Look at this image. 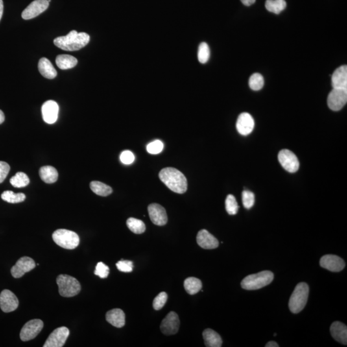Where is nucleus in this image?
Segmentation results:
<instances>
[{"mask_svg": "<svg viewBox=\"0 0 347 347\" xmlns=\"http://www.w3.org/2000/svg\"><path fill=\"white\" fill-rule=\"evenodd\" d=\"M159 177L161 182L174 193L183 194L187 191L186 177L182 172L178 171L175 168H164L160 172Z\"/></svg>", "mask_w": 347, "mask_h": 347, "instance_id": "nucleus-1", "label": "nucleus"}, {"mask_svg": "<svg viewBox=\"0 0 347 347\" xmlns=\"http://www.w3.org/2000/svg\"><path fill=\"white\" fill-rule=\"evenodd\" d=\"M90 37L85 32L78 33L72 30L65 36L58 37L54 40V45L65 51H76L88 44Z\"/></svg>", "mask_w": 347, "mask_h": 347, "instance_id": "nucleus-2", "label": "nucleus"}, {"mask_svg": "<svg viewBox=\"0 0 347 347\" xmlns=\"http://www.w3.org/2000/svg\"><path fill=\"white\" fill-rule=\"evenodd\" d=\"M274 275L270 271H263L258 274L246 277L241 281V286L246 290H257L270 284Z\"/></svg>", "mask_w": 347, "mask_h": 347, "instance_id": "nucleus-3", "label": "nucleus"}, {"mask_svg": "<svg viewBox=\"0 0 347 347\" xmlns=\"http://www.w3.org/2000/svg\"><path fill=\"white\" fill-rule=\"evenodd\" d=\"M309 288L305 282L299 283L292 292L289 302V307L291 313L297 314L302 311L308 300Z\"/></svg>", "mask_w": 347, "mask_h": 347, "instance_id": "nucleus-4", "label": "nucleus"}, {"mask_svg": "<svg viewBox=\"0 0 347 347\" xmlns=\"http://www.w3.org/2000/svg\"><path fill=\"white\" fill-rule=\"evenodd\" d=\"M59 292L63 297H73L79 293L81 286L77 279L67 275H60L57 278Z\"/></svg>", "mask_w": 347, "mask_h": 347, "instance_id": "nucleus-5", "label": "nucleus"}, {"mask_svg": "<svg viewBox=\"0 0 347 347\" xmlns=\"http://www.w3.org/2000/svg\"><path fill=\"white\" fill-rule=\"evenodd\" d=\"M52 238L58 246L67 250H73L80 243L79 237L77 233L66 229H59L54 231Z\"/></svg>", "mask_w": 347, "mask_h": 347, "instance_id": "nucleus-6", "label": "nucleus"}, {"mask_svg": "<svg viewBox=\"0 0 347 347\" xmlns=\"http://www.w3.org/2000/svg\"><path fill=\"white\" fill-rule=\"evenodd\" d=\"M347 102V89L333 88L327 98L329 108L335 111L341 110Z\"/></svg>", "mask_w": 347, "mask_h": 347, "instance_id": "nucleus-7", "label": "nucleus"}, {"mask_svg": "<svg viewBox=\"0 0 347 347\" xmlns=\"http://www.w3.org/2000/svg\"><path fill=\"white\" fill-rule=\"evenodd\" d=\"M278 161L283 169L291 173L298 171L300 163L296 155L287 149L281 150L278 156Z\"/></svg>", "mask_w": 347, "mask_h": 347, "instance_id": "nucleus-8", "label": "nucleus"}, {"mask_svg": "<svg viewBox=\"0 0 347 347\" xmlns=\"http://www.w3.org/2000/svg\"><path fill=\"white\" fill-rule=\"evenodd\" d=\"M44 326L43 321L34 319L29 321L23 327L20 333L21 340L23 342L33 340L42 331Z\"/></svg>", "mask_w": 347, "mask_h": 347, "instance_id": "nucleus-9", "label": "nucleus"}, {"mask_svg": "<svg viewBox=\"0 0 347 347\" xmlns=\"http://www.w3.org/2000/svg\"><path fill=\"white\" fill-rule=\"evenodd\" d=\"M69 335L67 327H61L55 329L48 338L44 347H61L64 346Z\"/></svg>", "mask_w": 347, "mask_h": 347, "instance_id": "nucleus-10", "label": "nucleus"}, {"mask_svg": "<svg viewBox=\"0 0 347 347\" xmlns=\"http://www.w3.org/2000/svg\"><path fill=\"white\" fill-rule=\"evenodd\" d=\"M180 319L175 312H170L162 320L160 329L165 335H173L178 333L180 328Z\"/></svg>", "mask_w": 347, "mask_h": 347, "instance_id": "nucleus-11", "label": "nucleus"}, {"mask_svg": "<svg viewBox=\"0 0 347 347\" xmlns=\"http://www.w3.org/2000/svg\"><path fill=\"white\" fill-rule=\"evenodd\" d=\"M49 6V1L48 0H35L23 10L21 16L25 20L34 18L45 12Z\"/></svg>", "mask_w": 347, "mask_h": 347, "instance_id": "nucleus-12", "label": "nucleus"}, {"mask_svg": "<svg viewBox=\"0 0 347 347\" xmlns=\"http://www.w3.org/2000/svg\"><path fill=\"white\" fill-rule=\"evenodd\" d=\"M36 263L33 259L28 257H23L17 261L11 269V274L14 278H19L23 277L26 273L34 270Z\"/></svg>", "mask_w": 347, "mask_h": 347, "instance_id": "nucleus-13", "label": "nucleus"}, {"mask_svg": "<svg viewBox=\"0 0 347 347\" xmlns=\"http://www.w3.org/2000/svg\"><path fill=\"white\" fill-rule=\"evenodd\" d=\"M19 305L18 299L10 290L5 289L0 294V307L4 313L15 311Z\"/></svg>", "mask_w": 347, "mask_h": 347, "instance_id": "nucleus-14", "label": "nucleus"}, {"mask_svg": "<svg viewBox=\"0 0 347 347\" xmlns=\"http://www.w3.org/2000/svg\"><path fill=\"white\" fill-rule=\"evenodd\" d=\"M320 265L325 269L333 272H341L346 266L344 260L335 255H324L320 259Z\"/></svg>", "mask_w": 347, "mask_h": 347, "instance_id": "nucleus-15", "label": "nucleus"}, {"mask_svg": "<svg viewBox=\"0 0 347 347\" xmlns=\"http://www.w3.org/2000/svg\"><path fill=\"white\" fill-rule=\"evenodd\" d=\"M148 212L152 223L158 226H164L167 224L168 217L165 209L160 205L150 204L148 207Z\"/></svg>", "mask_w": 347, "mask_h": 347, "instance_id": "nucleus-16", "label": "nucleus"}, {"mask_svg": "<svg viewBox=\"0 0 347 347\" xmlns=\"http://www.w3.org/2000/svg\"><path fill=\"white\" fill-rule=\"evenodd\" d=\"M255 122L252 116L248 113H243L238 117L236 128L239 134L246 136L254 130Z\"/></svg>", "mask_w": 347, "mask_h": 347, "instance_id": "nucleus-17", "label": "nucleus"}, {"mask_svg": "<svg viewBox=\"0 0 347 347\" xmlns=\"http://www.w3.org/2000/svg\"><path fill=\"white\" fill-rule=\"evenodd\" d=\"M59 106L54 100H48L42 106L43 119L46 123L52 124L55 123L58 119Z\"/></svg>", "mask_w": 347, "mask_h": 347, "instance_id": "nucleus-18", "label": "nucleus"}, {"mask_svg": "<svg viewBox=\"0 0 347 347\" xmlns=\"http://www.w3.org/2000/svg\"><path fill=\"white\" fill-rule=\"evenodd\" d=\"M196 239L198 245L206 250H212L219 246L218 240L206 230L199 231Z\"/></svg>", "mask_w": 347, "mask_h": 347, "instance_id": "nucleus-19", "label": "nucleus"}, {"mask_svg": "<svg viewBox=\"0 0 347 347\" xmlns=\"http://www.w3.org/2000/svg\"><path fill=\"white\" fill-rule=\"evenodd\" d=\"M332 86L335 89H347V67L346 65L336 69L332 76Z\"/></svg>", "mask_w": 347, "mask_h": 347, "instance_id": "nucleus-20", "label": "nucleus"}, {"mask_svg": "<svg viewBox=\"0 0 347 347\" xmlns=\"http://www.w3.org/2000/svg\"><path fill=\"white\" fill-rule=\"evenodd\" d=\"M107 322L117 328H122L126 324V315L121 309L111 310L106 313Z\"/></svg>", "mask_w": 347, "mask_h": 347, "instance_id": "nucleus-21", "label": "nucleus"}, {"mask_svg": "<svg viewBox=\"0 0 347 347\" xmlns=\"http://www.w3.org/2000/svg\"><path fill=\"white\" fill-rule=\"evenodd\" d=\"M331 333L336 341L344 345L347 344V327L342 322H334L331 326Z\"/></svg>", "mask_w": 347, "mask_h": 347, "instance_id": "nucleus-22", "label": "nucleus"}, {"mask_svg": "<svg viewBox=\"0 0 347 347\" xmlns=\"http://www.w3.org/2000/svg\"><path fill=\"white\" fill-rule=\"evenodd\" d=\"M38 69L43 77L53 79L57 76V71L52 63L45 58H41L39 61Z\"/></svg>", "mask_w": 347, "mask_h": 347, "instance_id": "nucleus-23", "label": "nucleus"}, {"mask_svg": "<svg viewBox=\"0 0 347 347\" xmlns=\"http://www.w3.org/2000/svg\"><path fill=\"white\" fill-rule=\"evenodd\" d=\"M205 346L207 347H220L222 341L220 335L211 329H205L203 333Z\"/></svg>", "mask_w": 347, "mask_h": 347, "instance_id": "nucleus-24", "label": "nucleus"}, {"mask_svg": "<svg viewBox=\"0 0 347 347\" xmlns=\"http://www.w3.org/2000/svg\"><path fill=\"white\" fill-rule=\"evenodd\" d=\"M39 176L46 183H54L58 180V172L52 166H44L39 170Z\"/></svg>", "mask_w": 347, "mask_h": 347, "instance_id": "nucleus-25", "label": "nucleus"}, {"mask_svg": "<svg viewBox=\"0 0 347 347\" xmlns=\"http://www.w3.org/2000/svg\"><path fill=\"white\" fill-rule=\"evenodd\" d=\"M77 60L73 56L69 55H60L57 57L56 63L57 66L61 69H73L77 64Z\"/></svg>", "mask_w": 347, "mask_h": 347, "instance_id": "nucleus-26", "label": "nucleus"}, {"mask_svg": "<svg viewBox=\"0 0 347 347\" xmlns=\"http://www.w3.org/2000/svg\"><path fill=\"white\" fill-rule=\"evenodd\" d=\"M184 287L189 294H197L202 290V281L195 277H189L184 281Z\"/></svg>", "mask_w": 347, "mask_h": 347, "instance_id": "nucleus-27", "label": "nucleus"}, {"mask_svg": "<svg viewBox=\"0 0 347 347\" xmlns=\"http://www.w3.org/2000/svg\"><path fill=\"white\" fill-rule=\"evenodd\" d=\"M90 188L94 193L98 196H104V197L110 195L113 193L112 188L103 183L97 182V181H93V182H91Z\"/></svg>", "mask_w": 347, "mask_h": 347, "instance_id": "nucleus-28", "label": "nucleus"}, {"mask_svg": "<svg viewBox=\"0 0 347 347\" xmlns=\"http://www.w3.org/2000/svg\"><path fill=\"white\" fill-rule=\"evenodd\" d=\"M265 6L268 11L279 14L286 8L287 3L285 0H266Z\"/></svg>", "mask_w": 347, "mask_h": 347, "instance_id": "nucleus-29", "label": "nucleus"}, {"mask_svg": "<svg viewBox=\"0 0 347 347\" xmlns=\"http://www.w3.org/2000/svg\"><path fill=\"white\" fill-rule=\"evenodd\" d=\"M126 224L129 229L136 234H141L145 232V225L142 220L130 217L127 220Z\"/></svg>", "mask_w": 347, "mask_h": 347, "instance_id": "nucleus-30", "label": "nucleus"}, {"mask_svg": "<svg viewBox=\"0 0 347 347\" xmlns=\"http://www.w3.org/2000/svg\"><path fill=\"white\" fill-rule=\"evenodd\" d=\"M26 198L23 193H14V192L6 191L1 194V199L9 204H18L24 202Z\"/></svg>", "mask_w": 347, "mask_h": 347, "instance_id": "nucleus-31", "label": "nucleus"}, {"mask_svg": "<svg viewBox=\"0 0 347 347\" xmlns=\"http://www.w3.org/2000/svg\"><path fill=\"white\" fill-rule=\"evenodd\" d=\"M10 183L14 187L22 188L29 184L30 180L27 174L19 172H17L16 175L10 178Z\"/></svg>", "mask_w": 347, "mask_h": 347, "instance_id": "nucleus-32", "label": "nucleus"}, {"mask_svg": "<svg viewBox=\"0 0 347 347\" xmlns=\"http://www.w3.org/2000/svg\"><path fill=\"white\" fill-rule=\"evenodd\" d=\"M264 84H265L264 78L260 73L253 74L249 79V86L252 90H261L263 88Z\"/></svg>", "mask_w": 347, "mask_h": 347, "instance_id": "nucleus-33", "label": "nucleus"}, {"mask_svg": "<svg viewBox=\"0 0 347 347\" xmlns=\"http://www.w3.org/2000/svg\"><path fill=\"white\" fill-rule=\"evenodd\" d=\"M210 56V51L208 45L206 43H202L199 46L198 58V60L202 64H205L209 60Z\"/></svg>", "mask_w": 347, "mask_h": 347, "instance_id": "nucleus-34", "label": "nucleus"}, {"mask_svg": "<svg viewBox=\"0 0 347 347\" xmlns=\"http://www.w3.org/2000/svg\"><path fill=\"white\" fill-rule=\"evenodd\" d=\"M225 207L226 211L228 214L232 215L237 214L238 209H239V206H238L236 199L231 194H229L226 197Z\"/></svg>", "mask_w": 347, "mask_h": 347, "instance_id": "nucleus-35", "label": "nucleus"}, {"mask_svg": "<svg viewBox=\"0 0 347 347\" xmlns=\"http://www.w3.org/2000/svg\"><path fill=\"white\" fill-rule=\"evenodd\" d=\"M242 200L244 207L246 209H250L255 204L254 194L249 191H244L242 193Z\"/></svg>", "mask_w": 347, "mask_h": 347, "instance_id": "nucleus-36", "label": "nucleus"}, {"mask_svg": "<svg viewBox=\"0 0 347 347\" xmlns=\"http://www.w3.org/2000/svg\"><path fill=\"white\" fill-rule=\"evenodd\" d=\"M167 299L168 295L165 292H160V293L154 298L153 303H152L153 308L156 310V311L162 309L163 307L165 306Z\"/></svg>", "mask_w": 347, "mask_h": 347, "instance_id": "nucleus-37", "label": "nucleus"}, {"mask_svg": "<svg viewBox=\"0 0 347 347\" xmlns=\"http://www.w3.org/2000/svg\"><path fill=\"white\" fill-rule=\"evenodd\" d=\"M163 143L162 141L156 139L148 144L147 146V150L149 153L151 154H157L160 153L163 149Z\"/></svg>", "mask_w": 347, "mask_h": 347, "instance_id": "nucleus-38", "label": "nucleus"}, {"mask_svg": "<svg viewBox=\"0 0 347 347\" xmlns=\"http://www.w3.org/2000/svg\"><path fill=\"white\" fill-rule=\"evenodd\" d=\"M109 274H110V268L102 262H100L96 266L95 276H99L101 278H106L108 277Z\"/></svg>", "mask_w": 347, "mask_h": 347, "instance_id": "nucleus-39", "label": "nucleus"}, {"mask_svg": "<svg viewBox=\"0 0 347 347\" xmlns=\"http://www.w3.org/2000/svg\"><path fill=\"white\" fill-rule=\"evenodd\" d=\"M117 266V269L120 271V272L124 273H130L132 272L133 270V263L132 261H120L116 264Z\"/></svg>", "mask_w": 347, "mask_h": 347, "instance_id": "nucleus-40", "label": "nucleus"}, {"mask_svg": "<svg viewBox=\"0 0 347 347\" xmlns=\"http://www.w3.org/2000/svg\"><path fill=\"white\" fill-rule=\"evenodd\" d=\"M121 161L122 163L126 165H130L135 160V156L130 150H124L121 154Z\"/></svg>", "mask_w": 347, "mask_h": 347, "instance_id": "nucleus-41", "label": "nucleus"}, {"mask_svg": "<svg viewBox=\"0 0 347 347\" xmlns=\"http://www.w3.org/2000/svg\"><path fill=\"white\" fill-rule=\"evenodd\" d=\"M10 166L5 161H0V183L5 180L10 171Z\"/></svg>", "mask_w": 347, "mask_h": 347, "instance_id": "nucleus-42", "label": "nucleus"}, {"mask_svg": "<svg viewBox=\"0 0 347 347\" xmlns=\"http://www.w3.org/2000/svg\"><path fill=\"white\" fill-rule=\"evenodd\" d=\"M242 3L246 6H251L255 3L256 0H241Z\"/></svg>", "mask_w": 347, "mask_h": 347, "instance_id": "nucleus-43", "label": "nucleus"}, {"mask_svg": "<svg viewBox=\"0 0 347 347\" xmlns=\"http://www.w3.org/2000/svg\"><path fill=\"white\" fill-rule=\"evenodd\" d=\"M279 346L277 343L276 342L272 341L268 342L267 344L266 345V347H278Z\"/></svg>", "mask_w": 347, "mask_h": 347, "instance_id": "nucleus-44", "label": "nucleus"}, {"mask_svg": "<svg viewBox=\"0 0 347 347\" xmlns=\"http://www.w3.org/2000/svg\"><path fill=\"white\" fill-rule=\"evenodd\" d=\"M3 0H0V20H1L2 16H3Z\"/></svg>", "mask_w": 347, "mask_h": 347, "instance_id": "nucleus-45", "label": "nucleus"}, {"mask_svg": "<svg viewBox=\"0 0 347 347\" xmlns=\"http://www.w3.org/2000/svg\"><path fill=\"white\" fill-rule=\"evenodd\" d=\"M4 121H5V115H4L3 111L0 110V124L3 123Z\"/></svg>", "mask_w": 347, "mask_h": 347, "instance_id": "nucleus-46", "label": "nucleus"}]
</instances>
